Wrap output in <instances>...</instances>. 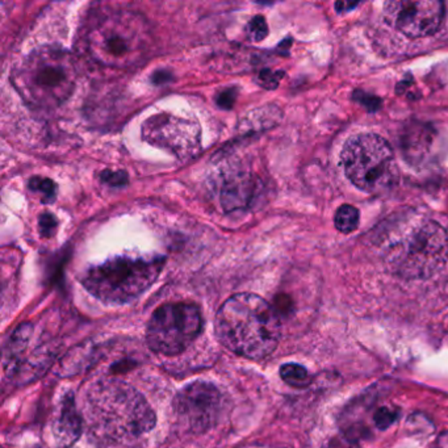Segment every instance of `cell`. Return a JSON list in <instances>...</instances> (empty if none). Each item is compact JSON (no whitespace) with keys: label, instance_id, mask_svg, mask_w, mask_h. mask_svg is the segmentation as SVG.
I'll return each mask as SVG.
<instances>
[{"label":"cell","instance_id":"ffe728a7","mask_svg":"<svg viewBox=\"0 0 448 448\" xmlns=\"http://www.w3.org/2000/svg\"><path fill=\"white\" fill-rule=\"evenodd\" d=\"M101 179H103V182L111 184L113 187H120L126 183V175L124 171H117V173L104 171L101 174Z\"/></svg>","mask_w":448,"mask_h":448},{"label":"cell","instance_id":"7a4b0ae2","mask_svg":"<svg viewBox=\"0 0 448 448\" xmlns=\"http://www.w3.org/2000/svg\"><path fill=\"white\" fill-rule=\"evenodd\" d=\"M216 331L225 347L261 361L277 347L282 326L277 311L266 300L254 293H238L220 308Z\"/></svg>","mask_w":448,"mask_h":448},{"label":"cell","instance_id":"5b68a950","mask_svg":"<svg viewBox=\"0 0 448 448\" xmlns=\"http://www.w3.org/2000/svg\"><path fill=\"white\" fill-rule=\"evenodd\" d=\"M164 263V257H117L88 268L80 282L94 298L121 305L146 292L160 277Z\"/></svg>","mask_w":448,"mask_h":448},{"label":"cell","instance_id":"7402d4cb","mask_svg":"<svg viewBox=\"0 0 448 448\" xmlns=\"http://www.w3.org/2000/svg\"><path fill=\"white\" fill-rule=\"evenodd\" d=\"M236 98V89L234 88H227L223 91L218 98H217V104L221 107V108H232L233 104H234V100Z\"/></svg>","mask_w":448,"mask_h":448},{"label":"cell","instance_id":"ac0fdd59","mask_svg":"<svg viewBox=\"0 0 448 448\" xmlns=\"http://www.w3.org/2000/svg\"><path fill=\"white\" fill-rule=\"evenodd\" d=\"M58 226V221L57 218L51 214V213H42L38 218V229L41 236L45 238H49L53 236L57 230Z\"/></svg>","mask_w":448,"mask_h":448},{"label":"cell","instance_id":"8992f818","mask_svg":"<svg viewBox=\"0 0 448 448\" xmlns=\"http://www.w3.org/2000/svg\"><path fill=\"white\" fill-rule=\"evenodd\" d=\"M341 161L345 174L356 188L380 193L399 182V166L386 139L374 133H363L345 144Z\"/></svg>","mask_w":448,"mask_h":448},{"label":"cell","instance_id":"52a82bcc","mask_svg":"<svg viewBox=\"0 0 448 448\" xmlns=\"http://www.w3.org/2000/svg\"><path fill=\"white\" fill-rule=\"evenodd\" d=\"M447 258V232L431 220L418 223L386 251L390 268L406 279H422L434 274Z\"/></svg>","mask_w":448,"mask_h":448},{"label":"cell","instance_id":"3957f363","mask_svg":"<svg viewBox=\"0 0 448 448\" xmlns=\"http://www.w3.org/2000/svg\"><path fill=\"white\" fill-rule=\"evenodd\" d=\"M74 58L58 46H41L29 53L11 75L13 87L33 108L53 110L71 96L76 85Z\"/></svg>","mask_w":448,"mask_h":448},{"label":"cell","instance_id":"e0dca14e","mask_svg":"<svg viewBox=\"0 0 448 448\" xmlns=\"http://www.w3.org/2000/svg\"><path fill=\"white\" fill-rule=\"evenodd\" d=\"M248 35L252 41H261L268 35V26L263 16H255L248 25Z\"/></svg>","mask_w":448,"mask_h":448},{"label":"cell","instance_id":"7c38bea8","mask_svg":"<svg viewBox=\"0 0 448 448\" xmlns=\"http://www.w3.org/2000/svg\"><path fill=\"white\" fill-rule=\"evenodd\" d=\"M259 180L249 173H236L227 176L221 186L220 200L226 212L248 209L258 195Z\"/></svg>","mask_w":448,"mask_h":448},{"label":"cell","instance_id":"9a60e30c","mask_svg":"<svg viewBox=\"0 0 448 448\" xmlns=\"http://www.w3.org/2000/svg\"><path fill=\"white\" fill-rule=\"evenodd\" d=\"M280 376L288 386L304 388L311 384V374L300 364L288 363L280 368Z\"/></svg>","mask_w":448,"mask_h":448},{"label":"cell","instance_id":"d6986e66","mask_svg":"<svg viewBox=\"0 0 448 448\" xmlns=\"http://www.w3.org/2000/svg\"><path fill=\"white\" fill-rule=\"evenodd\" d=\"M395 420H396V414L393 411H388L386 408L380 409L374 414V424H377V427H380V429L389 427L395 422Z\"/></svg>","mask_w":448,"mask_h":448},{"label":"cell","instance_id":"6da1fadb","mask_svg":"<svg viewBox=\"0 0 448 448\" xmlns=\"http://www.w3.org/2000/svg\"><path fill=\"white\" fill-rule=\"evenodd\" d=\"M86 414L91 433L111 443L136 442L155 424L144 396L119 380H103L89 388Z\"/></svg>","mask_w":448,"mask_h":448},{"label":"cell","instance_id":"8fae6325","mask_svg":"<svg viewBox=\"0 0 448 448\" xmlns=\"http://www.w3.org/2000/svg\"><path fill=\"white\" fill-rule=\"evenodd\" d=\"M386 21L411 38L434 35L445 17V4L438 0H402L384 4Z\"/></svg>","mask_w":448,"mask_h":448},{"label":"cell","instance_id":"277c9868","mask_svg":"<svg viewBox=\"0 0 448 448\" xmlns=\"http://www.w3.org/2000/svg\"><path fill=\"white\" fill-rule=\"evenodd\" d=\"M87 49L96 62L126 69L142 61L151 44L148 20L137 12L116 10L104 13L87 32Z\"/></svg>","mask_w":448,"mask_h":448},{"label":"cell","instance_id":"603a6c76","mask_svg":"<svg viewBox=\"0 0 448 448\" xmlns=\"http://www.w3.org/2000/svg\"><path fill=\"white\" fill-rule=\"evenodd\" d=\"M358 6V3H346V1H343V3H336V8L341 12V10L345 12L346 10V7H349L350 10H352L354 7H356Z\"/></svg>","mask_w":448,"mask_h":448},{"label":"cell","instance_id":"2e32d148","mask_svg":"<svg viewBox=\"0 0 448 448\" xmlns=\"http://www.w3.org/2000/svg\"><path fill=\"white\" fill-rule=\"evenodd\" d=\"M29 189L38 193L44 203L54 201L57 196V184L49 178L33 176L29 180Z\"/></svg>","mask_w":448,"mask_h":448},{"label":"cell","instance_id":"9c48e42d","mask_svg":"<svg viewBox=\"0 0 448 448\" xmlns=\"http://www.w3.org/2000/svg\"><path fill=\"white\" fill-rule=\"evenodd\" d=\"M142 138L183 161L195 158L201 151L199 124L169 113L153 114L142 125Z\"/></svg>","mask_w":448,"mask_h":448},{"label":"cell","instance_id":"5bb4252c","mask_svg":"<svg viewBox=\"0 0 448 448\" xmlns=\"http://www.w3.org/2000/svg\"><path fill=\"white\" fill-rule=\"evenodd\" d=\"M359 220H361L359 211L355 207L346 204L338 208L334 217V224L341 233L349 234L358 229Z\"/></svg>","mask_w":448,"mask_h":448},{"label":"cell","instance_id":"ba28073f","mask_svg":"<svg viewBox=\"0 0 448 448\" xmlns=\"http://www.w3.org/2000/svg\"><path fill=\"white\" fill-rule=\"evenodd\" d=\"M203 317L199 308L188 302L164 304L153 313L146 339L150 349L163 355L183 352L199 336Z\"/></svg>","mask_w":448,"mask_h":448},{"label":"cell","instance_id":"44dd1931","mask_svg":"<svg viewBox=\"0 0 448 448\" xmlns=\"http://www.w3.org/2000/svg\"><path fill=\"white\" fill-rule=\"evenodd\" d=\"M282 76H283V73H273L270 70H266L259 74V82L263 87L274 88L277 86Z\"/></svg>","mask_w":448,"mask_h":448},{"label":"cell","instance_id":"cb8c5ba5","mask_svg":"<svg viewBox=\"0 0 448 448\" xmlns=\"http://www.w3.org/2000/svg\"><path fill=\"white\" fill-rule=\"evenodd\" d=\"M339 448H355V447H352V446H345V445H343L342 447H339Z\"/></svg>","mask_w":448,"mask_h":448},{"label":"cell","instance_id":"30bf717a","mask_svg":"<svg viewBox=\"0 0 448 448\" xmlns=\"http://www.w3.org/2000/svg\"><path fill=\"white\" fill-rule=\"evenodd\" d=\"M174 409L180 424L201 434L213 427L221 411V395L211 383L196 381L184 386L175 397Z\"/></svg>","mask_w":448,"mask_h":448},{"label":"cell","instance_id":"4fadbf2b","mask_svg":"<svg viewBox=\"0 0 448 448\" xmlns=\"http://www.w3.org/2000/svg\"><path fill=\"white\" fill-rule=\"evenodd\" d=\"M55 429L57 436L63 443H73L80 434V417L75 411L74 401L70 396L63 401Z\"/></svg>","mask_w":448,"mask_h":448}]
</instances>
